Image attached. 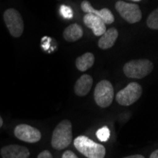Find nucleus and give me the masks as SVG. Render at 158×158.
I'll use <instances>...</instances> for the list:
<instances>
[{"label":"nucleus","instance_id":"20","mask_svg":"<svg viewBox=\"0 0 158 158\" xmlns=\"http://www.w3.org/2000/svg\"><path fill=\"white\" fill-rule=\"evenodd\" d=\"M37 158H52V154L50 153V152L48 151H43L42 152L39 153V155L37 156Z\"/></svg>","mask_w":158,"mask_h":158},{"label":"nucleus","instance_id":"5","mask_svg":"<svg viewBox=\"0 0 158 158\" xmlns=\"http://www.w3.org/2000/svg\"><path fill=\"white\" fill-rule=\"evenodd\" d=\"M5 25L10 35L14 38H18L24 31V21L18 10L15 9H8L3 14Z\"/></svg>","mask_w":158,"mask_h":158},{"label":"nucleus","instance_id":"24","mask_svg":"<svg viewBox=\"0 0 158 158\" xmlns=\"http://www.w3.org/2000/svg\"><path fill=\"white\" fill-rule=\"evenodd\" d=\"M132 1H134V2H139V1H141V0H132Z\"/></svg>","mask_w":158,"mask_h":158},{"label":"nucleus","instance_id":"11","mask_svg":"<svg viewBox=\"0 0 158 158\" xmlns=\"http://www.w3.org/2000/svg\"><path fill=\"white\" fill-rule=\"evenodd\" d=\"M2 158H28L30 151L20 145H8L0 151Z\"/></svg>","mask_w":158,"mask_h":158},{"label":"nucleus","instance_id":"12","mask_svg":"<svg viewBox=\"0 0 158 158\" xmlns=\"http://www.w3.org/2000/svg\"><path fill=\"white\" fill-rule=\"evenodd\" d=\"M118 37V30L114 27H111L109 30H106V31L100 36L98 43V46L100 49L111 48L114 45Z\"/></svg>","mask_w":158,"mask_h":158},{"label":"nucleus","instance_id":"23","mask_svg":"<svg viewBox=\"0 0 158 158\" xmlns=\"http://www.w3.org/2000/svg\"><path fill=\"white\" fill-rule=\"evenodd\" d=\"M2 125H3V119H2L1 116H0V128L2 127Z\"/></svg>","mask_w":158,"mask_h":158},{"label":"nucleus","instance_id":"8","mask_svg":"<svg viewBox=\"0 0 158 158\" xmlns=\"http://www.w3.org/2000/svg\"><path fill=\"white\" fill-rule=\"evenodd\" d=\"M14 135L18 139L27 143H36L42 137L38 129L27 124L17 125L14 129Z\"/></svg>","mask_w":158,"mask_h":158},{"label":"nucleus","instance_id":"15","mask_svg":"<svg viewBox=\"0 0 158 158\" xmlns=\"http://www.w3.org/2000/svg\"><path fill=\"white\" fill-rule=\"evenodd\" d=\"M94 63H95V56L91 52H86L77 58L76 66L80 71L84 72V71L88 70L90 67H92Z\"/></svg>","mask_w":158,"mask_h":158},{"label":"nucleus","instance_id":"10","mask_svg":"<svg viewBox=\"0 0 158 158\" xmlns=\"http://www.w3.org/2000/svg\"><path fill=\"white\" fill-rule=\"evenodd\" d=\"M84 25L93 31L96 36H102L106 31V25L102 19L91 13H85L83 17Z\"/></svg>","mask_w":158,"mask_h":158},{"label":"nucleus","instance_id":"18","mask_svg":"<svg viewBox=\"0 0 158 158\" xmlns=\"http://www.w3.org/2000/svg\"><path fill=\"white\" fill-rule=\"evenodd\" d=\"M60 10H61V14L63 15L64 18L71 19V18L73 17V10H72V9H71L70 7L65 6V5H62Z\"/></svg>","mask_w":158,"mask_h":158},{"label":"nucleus","instance_id":"14","mask_svg":"<svg viewBox=\"0 0 158 158\" xmlns=\"http://www.w3.org/2000/svg\"><path fill=\"white\" fill-rule=\"evenodd\" d=\"M64 38L67 42H76L80 40L83 35L82 27L78 24H71L64 31Z\"/></svg>","mask_w":158,"mask_h":158},{"label":"nucleus","instance_id":"9","mask_svg":"<svg viewBox=\"0 0 158 158\" xmlns=\"http://www.w3.org/2000/svg\"><path fill=\"white\" fill-rule=\"evenodd\" d=\"M81 8L82 10V11H84L85 13H91V14H94V15L98 16L99 19H102L103 21V23L105 25H110V24L114 23V17L110 10L103 8L100 10H97L92 7L90 2L87 1V0H83L81 4Z\"/></svg>","mask_w":158,"mask_h":158},{"label":"nucleus","instance_id":"17","mask_svg":"<svg viewBox=\"0 0 158 158\" xmlns=\"http://www.w3.org/2000/svg\"><path fill=\"white\" fill-rule=\"evenodd\" d=\"M97 137L100 140V141H107L110 137V130L108 129V127L104 126L102 128H100L99 130H98L97 132Z\"/></svg>","mask_w":158,"mask_h":158},{"label":"nucleus","instance_id":"13","mask_svg":"<svg viewBox=\"0 0 158 158\" xmlns=\"http://www.w3.org/2000/svg\"><path fill=\"white\" fill-rule=\"evenodd\" d=\"M93 84V79L88 74H83L75 83L74 86V92L76 95L80 97L86 96L89 91L91 90Z\"/></svg>","mask_w":158,"mask_h":158},{"label":"nucleus","instance_id":"16","mask_svg":"<svg viewBox=\"0 0 158 158\" xmlns=\"http://www.w3.org/2000/svg\"><path fill=\"white\" fill-rule=\"evenodd\" d=\"M147 26L152 30H158V10L155 9L147 18Z\"/></svg>","mask_w":158,"mask_h":158},{"label":"nucleus","instance_id":"3","mask_svg":"<svg viewBox=\"0 0 158 158\" xmlns=\"http://www.w3.org/2000/svg\"><path fill=\"white\" fill-rule=\"evenodd\" d=\"M153 64L150 60L139 59L128 62L123 66V72L130 79H143L152 72Z\"/></svg>","mask_w":158,"mask_h":158},{"label":"nucleus","instance_id":"7","mask_svg":"<svg viewBox=\"0 0 158 158\" xmlns=\"http://www.w3.org/2000/svg\"><path fill=\"white\" fill-rule=\"evenodd\" d=\"M116 10L118 11L119 15L130 24H135L142 18V12L137 4L118 1L116 3Z\"/></svg>","mask_w":158,"mask_h":158},{"label":"nucleus","instance_id":"19","mask_svg":"<svg viewBox=\"0 0 158 158\" xmlns=\"http://www.w3.org/2000/svg\"><path fill=\"white\" fill-rule=\"evenodd\" d=\"M62 158H79L73 152L71 151H65L62 156Z\"/></svg>","mask_w":158,"mask_h":158},{"label":"nucleus","instance_id":"4","mask_svg":"<svg viewBox=\"0 0 158 158\" xmlns=\"http://www.w3.org/2000/svg\"><path fill=\"white\" fill-rule=\"evenodd\" d=\"M114 97V87L109 81L103 80L97 84L94 91V98L96 103L99 107L107 108L108 106H110L113 102Z\"/></svg>","mask_w":158,"mask_h":158},{"label":"nucleus","instance_id":"21","mask_svg":"<svg viewBox=\"0 0 158 158\" xmlns=\"http://www.w3.org/2000/svg\"><path fill=\"white\" fill-rule=\"evenodd\" d=\"M124 158H145V157L141 154H134V155H130V156H126Z\"/></svg>","mask_w":158,"mask_h":158},{"label":"nucleus","instance_id":"2","mask_svg":"<svg viewBox=\"0 0 158 158\" xmlns=\"http://www.w3.org/2000/svg\"><path fill=\"white\" fill-rule=\"evenodd\" d=\"M75 148L87 158H104L106 151L105 148L98 144L85 135H80L74 140Z\"/></svg>","mask_w":158,"mask_h":158},{"label":"nucleus","instance_id":"22","mask_svg":"<svg viewBox=\"0 0 158 158\" xmlns=\"http://www.w3.org/2000/svg\"><path fill=\"white\" fill-rule=\"evenodd\" d=\"M150 158H158V150L152 152V153L150 155Z\"/></svg>","mask_w":158,"mask_h":158},{"label":"nucleus","instance_id":"1","mask_svg":"<svg viewBox=\"0 0 158 158\" xmlns=\"http://www.w3.org/2000/svg\"><path fill=\"white\" fill-rule=\"evenodd\" d=\"M71 141H72V124L68 119H64L54 129L51 145L56 150H64L70 145Z\"/></svg>","mask_w":158,"mask_h":158},{"label":"nucleus","instance_id":"6","mask_svg":"<svg viewBox=\"0 0 158 158\" xmlns=\"http://www.w3.org/2000/svg\"><path fill=\"white\" fill-rule=\"evenodd\" d=\"M142 95L141 85L135 81L129 83L125 88L120 90L116 95L117 102L123 106H130L137 102Z\"/></svg>","mask_w":158,"mask_h":158}]
</instances>
